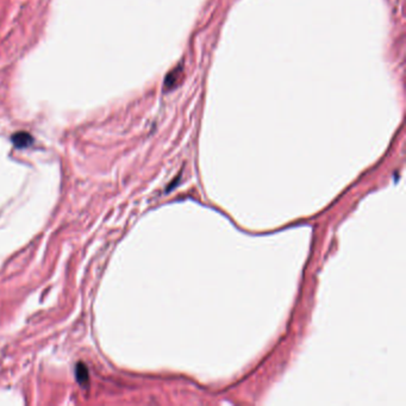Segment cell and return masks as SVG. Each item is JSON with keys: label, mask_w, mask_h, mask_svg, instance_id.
Instances as JSON below:
<instances>
[{"label": "cell", "mask_w": 406, "mask_h": 406, "mask_svg": "<svg viewBox=\"0 0 406 406\" xmlns=\"http://www.w3.org/2000/svg\"><path fill=\"white\" fill-rule=\"evenodd\" d=\"M12 142L17 148H26V146L31 145L33 142L32 136L29 134V132L25 131H20L16 132L15 135L12 136Z\"/></svg>", "instance_id": "cell-1"}, {"label": "cell", "mask_w": 406, "mask_h": 406, "mask_svg": "<svg viewBox=\"0 0 406 406\" xmlns=\"http://www.w3.org/2000/svg\"><path fill=\"white\" fill-rule=\"evenodd\" d=\"M77 379L83 385L88 383V371L83 363H79L77 366Z\"/></svg>", "instance_id": "cell-2"}]
</instances>
